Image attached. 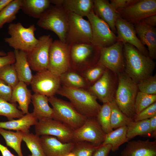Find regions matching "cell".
<instances>
[{
    "label": "cell",
    "instance_id": "obj_55",
    "mask_svg": "<svg viewBox=\"0 0 156 156\" xmlns=\"http://www.w3.org/2000/svg\"></svg>",
    "mask_w": 156,
    "mask_h": 156
},
{
    "label": "cell",
    "instance_id": "obj_46",
    "mask_svg": "<svg viewBox=\"0 0 156 156\" xmlns=\"http://www.w3.org/2000/svg\"><path fill=\"white\" fill-rule=\"evenodd\" d=\"M4 56H0V69L8 64H14L15 61L14 51H10Z\"/></svg>",
    "mask_w": 156,
    "mask_h": 156
},
{
    "label": "cell",
    "instance_id": "obj_33",
    "mask_svg": "<svg viewBox=\"0 0 156 156\" xmlns=\"http://www.w3.org/2000/svg\"><path fill=\"white\" fill-rule=\"evenodd\" d=\"M110 102L111 108V125L113 129L128 126L133 121L122 112L116 104L114 98Z\"/></svg>",
    "mask_w": 156,
    "mask_h": 156
},
{
    "label": "cell",
    "instance_id": "obj_13",
    "mask_svg": "<svg viewBox=\"0 0 156 156\" xmlns=\"http://www.w3.org/2000/svg\"><path fill=\"white\" fill-rule=\"evenodd\" d=\"M123 47L122 42L117 41L111 46L100 48L98 62L115 75L124 72L125 64Z\"/></svg>",
    "mask_w": 156,
    "mask_h": 156
},
{
    "label": "cell",
    "instance_id": "obj_49",
    "mask_svg": "<svg viewBox=\"0 0 156 156\" xmlns=\"http://www.w3.org/2000/svg\"><path fill=\"white\" fill-rule=\"evenodd\" d=\"M139 23L155 27L156 25V14L148 16L142 20Z\"/></svg>",
    "mask_w": 156,
    "mask_h": 156
},
{
    "label": "cell",
    "instance_id": "obj_38",
    "mask_svg": "<svg viewBox=\"0 0 156 156\" xmlns=\"http://www.w3.org/2000/svg\"><path fill=\"white\" fill-rule=\"evenodd\" d=\"M0 79L13 89L19 81L14 64H8L0 69Z\"/></svg>",
    "mask_w": 156,
    "mask_h": 156
},
{
    "label": "cell",
    "instance_id": "obj_4",
    "mask_svg": "<svg viewBox=\"0 0 156 156\" xmlns=\"http://www.w3.org/2000/svg\"><path fill=\"white\" fill-rule=\"evenodd\" d=\"M68 23V13L62 6H51L42 15L37 25L45 29L51 31L65 43Z\"/></svg>",
    "mask_w": 156,
    "mask_h": 156
},
{
    "label": "cell",
    "instance_id": "obj_31",
    "mask_svg": "<svg viewBox=\"0 0 156 156\" xmlns=\"http://www.w3.org/2000/svg\"><path fill=\"white\" fill-rule=\"evenodd\" d=\"M24 133L20 131L14 132L0 128V134L4 138L7 145L13 149L18 156H23L21 144Z\"/></svg>",
    "mask_w": 156,
    "mask_h": 156
},
{
    "label": "cell",
    "instance_id": "obj_37",
    "mask_svg": "<svg viewBox=\"0 0 156 156\" xmlns=\"http://www.w3.org/2000/svg\"><path fill=\"white\" fill-rule=\"evenodd\" d=\"M25 115L17 107L16 103L8 102L0 97V116L6 117L9 120L20 118Z\"/></svg>",
    "mask_w": 156,
    "mask_h": 156
},
{
    "label": "cell",
    "instance_id": "obj_34",
    "mask_svg": "<svg viewBox=\"0 0 156 156\" xmlns=\"http://www.w3.org/2000/svg\"><path fill=\"white\" fill-rule=\"evenodd\" d=\"M23 140L31 153L32 156H45L40 136L29 132L24 133Z\"/></svg>",
    "mask_w": 156,
    "mask_h": 156
},
{
    "label": "cell",
    "instance_id": "obj_21",
    "mask_svg": "<svg viewBox=\"0 0 156 156\" xmlns=\"http://www.w3.org/2000/svg\"><path fill=\"white\" fill-rule=\"evenodd\" d=\"M121 156H156V141L148 140L129 142L121 152Z\"/></svg>",
    "mask_w": 156,
    "mask_h": 156
},
{
    "label": "cell",
    "instance_id": "obj_19",
    "mask_svg": "<svg viewBox=\"0 0 156 156\" xmlns=\"http://www.w3.org/2000/svg\"><path fill=\"white\" fill-rule=\"evenodd\" d=\"M40 139L45 156H65L71 152L74 144L73 141L63 143L49 135H42Z\"/></svg>",
    "mask_w": 156,
    "mask_h": 156
},
{
    "label": "cell",
    "instance_id": "obj_47",
    "mask_svg": "<svg viewBox=\"0 0 156 156\" xmlns=\"http://www.w3.org/2000/svg\"><path fill=\"white\" fill-rule=\"evenodd\" d=\"M111 149L110 144L101 145L97 148L92 156H107Z\"/></svg>",
    "mask_w": 156,
    "mask_h": 156
},
{
    "label": "cell",
    "instance_id": "obj_51",
    "mask_svg": "<svg viewBox=\"0 0 156 156\" xmlns=\"http://www.w3.org/2000/svg\"><path fill=\"white\" fill-rule=\"evenodd\" d=\"M12 0H0V12Z\"/></svg>",
    "mask_w": 156,
    "mask_h": 156
},
{
    "label": "cell",
    "instance_id": "obj_28",
    "mask_svg": "<svg viewBox=\"0 0 156 156\" xmlns=\"http://www.w3.org/2000/svg\"><path fill=\"white\" fill-rule=\"evenodd\" d=\"M51 3L50 0H21V10L26 14L38 19Z\"/></svg>",
    "mask_w": 156,
    "mask_h": 156
},
{
    "label": "cell",
    "instance_id": "obj_8",
    "mask_svg": "<svg viewBox=\"0 0 156 156\" xmlns=\"http://www.w3.org/2000/svg\"><path fill=\"white\" fill-rule=\"evenodd\" d=\"M92 32L88 20L72 13H68V23L65 43L69 45L91 43Z\"/></svg>",
    "mask_w": 156,
    "mask_h": 156
},
{
    "label": "cell",
    "instance_id": "obj_27",
    "mask_svg": "<svg viewBox=\"0 0 156 156\" xmlns=\"http://www.w3.org/2000/svg\"><path fill=\"white\" fill-rule=\"evenodd\" d=\"M31 101L34 109L32 112L38 120L46 118H53V111L49 104V98L41 94L34 93Z\"/></svg>",
    "mask_w": 156,
    "mask_h": 156
},
{
    "label": "cell",
    "instance_id": "obj_9",
    "mask_svg": "<svg viewBox=\"0 0 156 156\" xmlns=\"http://www.w3.org/2000/svg\"><path fill=\"white\" fill-rule=\"evenodd\" d=\"M70 45L59 40L53 41L49 51L48 70L60 76L70 68Z\"/></svg>",
    "mask_w": 156,
    "mask_h": 156
},
{
    "label": "cell",
    "instance_id": "obj_11",
    "mask_svg": "<svg viewBox=\"0 0 156 156\" xmlns=\"http://www.w3.org/2000/svg\"><path fill=\"white\" fill-rule=\"evenodd\" d=\"M38 40L35 47L27 53L31 69L37 72L48 70L49 50L53 41L50 35L41 36Z\"/></svg>",
    "mask_w": 156,
    "mask_h": 156
},
{
    "label": "cell",
    "instance_id": "obj_25",
    "mask_svg": "<svg viewBox=\"0 0 156 156\" xmlns=\"http://www.w3.org/2000/svg\"><path fill=\"white\" fill-rule=\"evenodd\" d=\"M32 95L27 84L23 81H19L13 89L11 103H16L17 102L19 109L24 114H28Z\"/></svg>",
    "mask_w": 156,
    "mask_h": 156
},
{
    "label": "cell",
    "instance_id": "obj_44",
    "mask_svg": "<svg viewBox=\"0 0 156 156\" xmlns=\"http://www.w3.org/2000/svg\"><path fill=\"white\" fill-rule=\"evenodd\" d=\"M13 89L0 79V97L11 103Z\"/></svg>",
    "mask_w": 156,
    "mask_h": 156
},
{
    "label": "cell",
    "instance_id": "obj_6",
    "mask_svg": "<svg viewBox=\"0 0 156 156\" xmlns=\"http://www.w3.org/2000/svg\"><path fill=\"white\" fill-rule=\"evenodd\" d=\"M100 55V48L91 43L70 45V68L81 73L96 64Z\"/></svg>",
    "mask_w": 156,
    "mask_h": 156
},
{
    "label": "cell",
    "instance_id": "obj_48",
    "mask_svg": "<svg viewBox=\"0 0 156 156\" xmlns=\"http://www.w3.org/2000/svg\"><path fill=\"white\" fill-rule=\"evenodd\" d=\"M156 134V116L149 119V128L148 136L155 137Z\"/></svg>",
    "mask_w": 156,
    "mask_h": 156
},
{
    "label": "cell",
    "instance_id": "obj_17",
    "mask_svg": "<svg viewBox=\"0 0 156 156\" xmlns=\"http://www.w3.org/2000/svg\"><path fill=\"white\" fill-rule=\"evenodd\" d=\"M112 72L106 68L100 78L87 89L103 103L110 102L114 98L116 82Z\"/></svg>",
    "mask_w": 156,
    "mask_h": 156
},
{
    "label": "cell",
    "instance_id": "obj_15",
    "mask_svg": "<svg viewBox=\"0 0 156 156\" xmlns=\"http://www.w3.org/2000/svg\"><path fill=\"white\" fill-rule=\"evenodd\" d=\"M105 135L96 117L88 118L81 127L74 130L72 141H86L99 146L103 143Z\"/></svg>",
    "mask_w": 156,
    "mask_h": 156
},
{
    "label": "cell",
    "instance_id": "obj_35",
    "mask_svg": "<svg viewBox=\"0 0 156 156\" xmlns=\"http://www.w3.org/2000/svg\"><path fill=\"white\" fill-rule=\"evenodd\" d=\"M103 103L96 118L103 131L107 134L113 130L110 122L111 108L110 102Z\"/></svg>",
    "mask_w": 156,
    "mask_h": 156
},
{
    "label": "cell",
    "instance_id": "obj_2",
    "mask_svg": "<svg viewBox=\"0 0 156 156\" xmlns=\"http://www.w3.org/2000/svg\"><path fill=\"white\" fill-rule=\"evenodd\" d=\"M57 94L67 98L76 109L87 118L96 117L101 105L87 90L61 86Z\"/></svg>",
    "mask_w": 156,
    "mask_h": 156
},
{
    "label": "cell",
    "instance_id": "obj_5",
    "mask_svg": "<svg viewBox=\"0 0 156 156\" xmlns=\"http://www.w3.org/2000/svg\"><path fill=\"white\" fill-rule=\"evenodd\" d=\"M36 29L34 24L26 28L21 23H12L8 27V33L10 37L5 38L4 42L14 50L28 53L33 49L38 42V39L34 35Z\"/></svg>",
    "mask_w": 156,
    "mask_h": 156
},
{
    "label": "cell",
    "instance_id": "obj_24",
    "mask_svg": "<svg viewBox=\"0 0 156 156\" xmlns=\"http://www.w3.org/2000/svg\"><path fill=\"white\" fill-rule=\"evenodd\" d=\"M58 6H62L68 13L87 17L93 10V0H59Z\"/></svg>",
    "mask_w": 156,
    "mask_h": 156
},
{
    "label": "cell",
    "instance_id": "obj_53",
    "mask_svg": "<svg viewBox=\"0 0 156 156\" xmlns=\"http://www.w3.org/2000/svg\"><path fill=\"white\" fill-rule=\"evenodd\" d=\"M65 156H76L74 153H73L70 152L67 155H66Z\"/></svg>",
    "mask_w": 156,
    "mask_h": 156
},
{
    "label": "cell",
    "instance_id": "obj_10",
    "mask_svg": "<svg viewBox=\"0 0 156 156\" xmlns=\"http://www.w3.org/2000/svg\"><path fill=\"white\" fill-rule=\"evenodd\" d=\"M92 27L91 43L100 48L111 46L117 41V38L109 25L92 11L87 16Z\"/></svg>",
    "mask_w": 156,
    "mask_h": 156
},
{
    "label": "cell",
    "instance_id": "obj_22",
    "mask_svg": "<svg viewBox=\"0 0 156 156\" xmlns=\"http://www.w3.org/2000/svg\"><path fill=\"white\" fill-rule=\"evenodd\" d=\"M93 10L98 17L109 25L114 33H116V22L119 15L108 0H94Z\"/></svg>",
    "mask_w": 156,
    "mask_h": 156
},
{
    "label": "cell",
    "instance_id": "obj_26",
    "mask_svg": "<svg viewBox=\"0 0 156 156\" xmlns=\"http://www.w3.org/2000/svg\"><path fill=\"white\" fill-rule=\"evenodd\" d=\"M38 121L33 112L25 114L17 120L0 122V128L6 130L20 131L24 133L29 132L31 127Z\"/></svg>",
    "mask_w": 156,
    "mask_h": 156
},
{
    "label": "cell",
    "instance_id": "obj_45",
    "mask_svg": "<svg viewBox=\"0 0 156 156\" xmlns=\"http://www.w3.org/2000/svg\"><path fill=\"white\" fill-rule=\"evenodd\" d=\"M138 0H111L110 4L116 11L125 9L138 2Z\"/></svg>",
    "mask_w": 156,
    "mask_h": 156
},
{
    "label": "cell",
    "instance_id": "obj_40",
    "mask_svg": "<svg viewBox=\"0 0 156 156\" xmlns=\"http://www.w3.org/2000/svg\"><path fill=\"white\" fill-rule=\"evenodd\" d=\"M106 68L98 62L95 65L81 73L90 86L100 78Z\"/></svg>",
    "mask_w": 156,
    "mask_h": 156
},
{
    "label": "cell",
    "instance_id": "obj_36",
    "mask_svg": "<svg viewBox=\"0 0 156 156\" xmlns=\"http://www.w3.org/2000/svg\"><path fill=\"white\" fill-rule=\"evenodd\" d=\"M149 128V119L132 121L127 126V137L129 140L138 135L147 136Z\"/></svg>",
    "mask_w": 156,
    "mask_h": 156
},
{
    "label": "cell",
    "instance_id": "obj_32",
    "mask_svg": "<svg viewBox=\"0 0 156 156\" xmlns=\"http://www.w3.org/2000/svg\"><path fill=\"white\" fill-rule=\"evenodd\" d=\"M21 0H12L0 12V29L6 23H11L21 10Z\"/></svg>",
    "mask_w": 156,
    "mask_h": 156
},
{
    "label": "cell",
    "instance_id": "obj_14",
    "mask_svg": "<svg viewBox=\"0 0 156 156\" xmlns=\"http://www.w3.org/2000/svg\"><path fill=\"white\" fill-rule=\"evenodd\" d=\"M61 84L60 76L47 70L37 72L33 76L30 85L34 93L49 97L57 93Z\"/></svg>",
    "mask_w": 156,
    "mask_h": 156
},
{
    "label": "cell",
    "instance_id": "obj_30",
    "mask_svg": "<svg viewBox=\"0 0 156 156\" xmlns=\"http://www.w3.org/2000/svg\"><path fill=\"white\" fill-rule=\"evenodd\" d=\"M127 126H124L106 134L102 145H110L113 152L118 150L120 145L129 140L127 137Z\"/></svg>",
    "mask_w": 156,
    "mask_h": 156
},
{
    "label": "cell",
    "instance_id": "obj_18",
    "mask_svg": "<svg viewBox=\"0 0 156 156\" xmlns=\"http://www.w3.org/2000/svg\"><path fill=\"white\" fill-rule=\"evenodd\" d=\"M115 27L117 34V41L122 42L123 44L129 43L143 54L149 56L148 51L137 36L133 24L119 16L116 21Z\"/></svg>",
    "mask_w": 156,
    "mask_h": 156
},
{
    "label": "cell",
    "instance_id": "obj_50",
    "mask_svg": "<svg viewBox=\"0 0 156 156\" xmlns=\"http://www.w3.org/2000/svg\"><path fill=\"white\" fill-rule=\"evenodd\" d=\"M0 151L2 156H18L14 155L8 149L7 147L0 144Z\"/></svg>",
    "mask_w": 156,
    "mask_h": 156
},
{
    "label": "cell",
    "instance_id": "obj_23",
    "mask_svg": "<svg viewBox=\"0 0 156 156\" xmlns=\"http://www.w3.org/2000/svg\"><path fill=\"white\" fill-rule=\"evenodd\" d=\"M15 61L14 67L19 81L30 84L33 78L31 69L28 62L27 53L25 52L14 50Z\"/></svg>",
    "mask_w": 156,
    "mask_h": 156
},
{
    "label": "cell",
    "instance_id": "obj_39",
    "mask_svg": "<svg viewBox=\"0 0 156 156\" xmlns=\"http://www.w3.org/2000/svg\"><path fill=\"white\" fill-rule=\"evenodd\" d=\"M156 94H150L138 91L134 104L135 115L156 102Z\"/></svg>",
    "mask_w": 156,
    "mask_h": 156
},
{
    "label": "cell",
    "instance_id": "obj_29",
    "mask_svg": "<svg viewBox=\"0 0 156 156\" xmlns=\"http://www.w3.org/2000/svg\"><path fill=\"white\" fill-rule=\"evenodd\" d=\"M60 77L62 86L86 90L90 86L81 72L70 68Z\"/></svg>",
    "mask_w": 156,
    "mask_h": 156
},
{
    "label": "cell",
    "instance_id": "obj_16",
    "mask_svg": "<svg viewBox=\"0 0 156 156\" xmlns=\"http://www.w3.org/2000/svg\"><path fill=\"white\" fill-rule=\"evenodd\" d=\"M117 12L120 17L128 22L132 24L138 23L148 16L156 14V0H139Z\"/></svg>",
    "mask_w": 156,
    "mask_h": 156
},
{
    "label": "cell",
    "instance_id": "obj_1",
    "mask_svg": "<svg viewBox=\"0 0 156 156\" xmlns=\"http://www.w3.org/2000/svg\"><path fill=\"white\" fill-rule=\"evenodd\" d=\"M123 52L125 72L136 84L153 75L155 63L149 56L128 43L123 44Z\"/></svg>",
    "mask_w": 156,
    "mask_h": 156
},
{
    "label": "cell",
    "instance_id": "obj_54",
    "mask_svg": "<svg viewBox=\"0 0 156 156\" xmlns=\"http://www.w3.org/2000/svg\"><path fill=\"white\" fill-rule=\"evenodd\" d=\"M28 156H32L31 155H29Z\"/></svg>",
    "mask_w": 156,
    "mask_h": 156
},
{
    "label": "cell",
    "instance_id": "obj_43",
    "mask_svg": "<svg viewBox=\"0 0 156 156\" xmlns=\"http://www.w3.org/2000/svg\"><path fill=\"white\" fill-rule=\"evenodd\" d=\"M156 116V102L143 109L140 113L135 115L133 119L134 121L149 119Z\"/></svg>",
    "mask_w": 156,
    "mask_h": 156
},
{
    "label": "cell",
    "instance_id": "obj_42",
    "mask_svg": "<svg viewBox=\"0 0 156 156\" xmlns=\"http://www.w3.org/2000/svg\"><path fill=\"white\" fill-rule=\"evenodd\" d=\"M139 91L147 94H156V75L150 76L137 84Z\"/></svg>",
    "mask_w": 156,
    "mask_h": 156
},
{
    "label": "cell",
    "instance_id": "obj_41",
    "mask_svg": "<svg viewBox=\"0 0 156 156\" xmlns=\"http://www.w3.org/2000/svg\"><path fill=\"white\" fill-rule=\"evenodd\" d=\"M74 142V145L71 152L76 156H92L99 147L86 141Z\"/></svg>",
    "mask_w": 156,
    "mask_h": 156
},
{
    "label": "cell",
    "instance_id": "obj_20",
    "mask_svg": "<svg viewBox=\"0 0 156 156\" xmlns=\"http://www.w3.org/2000/svg\"><path fill=\"white\" fill-rule=\"evenodd\" d=\"M136 34L140 42L148 48V56L152 59L156 57V29L155 27L141 23L135 24Z\"/></svg>",
    "mask_w": 156,
    "mask_h": 156
},
{
    "label": "cell",
    "instance_id": "obj_3",
    "mask_svg": "<svg viewBox=\"0 0 156 156\" xmlns=\"http://www.w3.org/2000/svg\"><path fill=\"white\" fill-rule=\"evenodd\" d=\"M118 83L114 99L118 106L126 116L133 119L134 104L138 92L137 84L124 72L117 75Z\"/></svg>",
    "mask_w": 156,
    "mask_h": 156
},
{
    "label": "cell",
    "instance_id": "obj_7",
    "mask_svg": "<svg viewBox=\"0 0 156 156\" xmlns=\"http://www.w3.org/2000/svg\"><path fill=\"white\" fill-rule=\"evenodd\" d=\"M48 98L53 111V119L65 124L74 130L81 127L88 118L79 113L70 102L54 96Z\"/></svg>",
    "mask_w": 156,
    "mask_h": 156
},
{
    "label": "cell",
    "instance_id": "obj_52",
    "mask_svg": "<svg viewBox=\"0 0 156 156\" xmlns=\"http://www.w3.org/2000/svg\"><path fill=\"white\" fill-rule=\"evenodd\" d=\"M7 54V53H5L3 51H0V56H3L6 55Z\"/></svg>",
    "mask_w": 156,
    "mask_h": 156
},
{
    "label": "cell",
    "instance_id": "obj_12",
    "mask_svg": "<svg viewBox=\"0 0 156 156\" xmlns=\"http://www.w3.org/2000/svg\"><path fill=\"white\" fill-rule=\"evenodd\" d=\"M35 134L39 136H53L64 143L72 141L74 130L65 124L53 118L38 120L35 125Z\"/></svg>",
    "mask_w": 156,
    "mask_h": 156
}]
</instances>
